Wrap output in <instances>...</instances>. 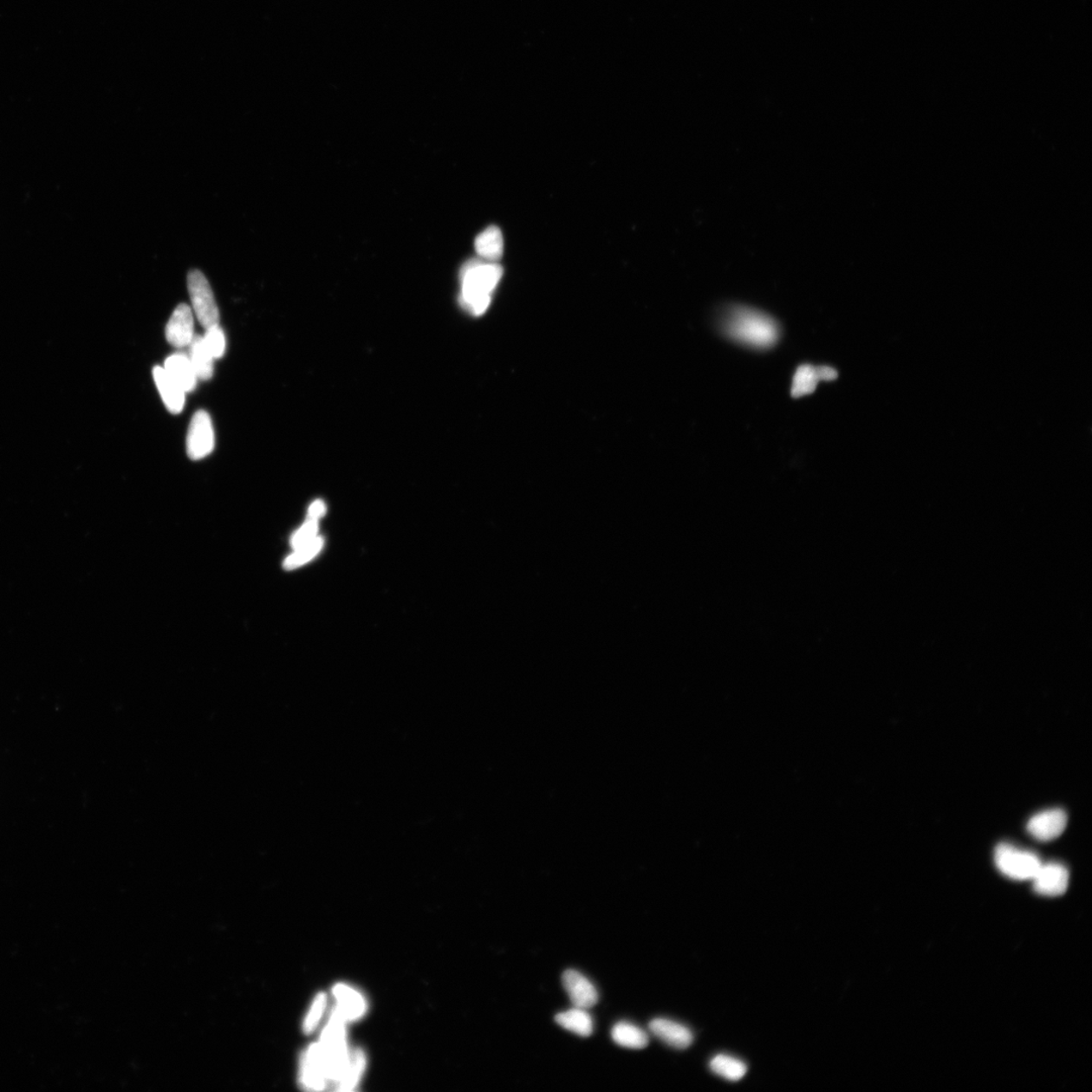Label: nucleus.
<instances>
[{
  "instance_id": "f257e3e1",
  "label": "nucleus",
  "mask_w": 1092,
  "mask_h": 1092,
  "mask_svg": "<svg viewBox=\"0 0 1092 1092\" xmlns=\"http://www.w3.org/2000/svg\"><path fill=\"white\" fill-rule=\"evenodd\" d=\"M721 330L734 341L756 349L774 348L780 338V327L766 313L754 308L733 306L720 319Z\"/></svg>"
},
{
  "instance_id": "f03ea898",
  "label": "nucleus",
  "mask_w": 1092,
  "mask_h": 1092,
  "mask_svg": "<svg viewBox=\"0 0 1092 1092\" xmlns=\"http://www.w3.org/2000/svg\"><path fill=\"white\" fill-rule=\"evenodd\" d=\"M503 275L500 264L494 261L471 260L460 271L461 306L473 315H481L488 309L491 293Z\"/></svg>"
},
{
  "instance_id": "7ed1b4c3",
  "label": "nucleus",
  "mask_w": 1092,
  "mask_h": 1092,
  "mask_svg": "<svg viewBox=\"0 0 1092 1092\" xmlns=\"http://www.w3.org/2000/svg\"><path fill=\"white\" fill-rule=\"evenodd\" d=\"M345 1022L341 1012L335 1007L319 1043L326 1062L328 1078L329 1082L335 1085L342 1077L349 1060L346 1046Z\"/></svg>"
},
{
  "instance_id": "20e7f679",
  "label": "nucleus",
  "mask_w": 1092,
  "mask_h": 1092,
  "mask_svg": "<svg viewBox=\"0 0 1092 1092\" xmlns=\"http://www.w3.org/2000/svg\"><path fill=\"white\" fill-rule=\"evenodd\" d=\"M187 288L193 312L196 314L199 324L205 329L218 325L220 313H218L214 293H212L208 279L205 278L204 273L198 270H191L187 276Z\"/></svg>"
},
{
  "instance_id": "39448f33",
  "label": "nucleus",
  "mask_w": 1092,
  "mask_h": 1092,
  "mask_svg": "<svg viewBox=\"0 0 1092 1092\" xmlns=\"http://www.w3.org/2000/svg\"><path fill=\"white\" fill-rule=\"evenodd\" d=\"M995 864L1004 875L1013 880H1031L1042 865L1033 853L1022 851L1013 846L1001 843L995 851Z\"/></svg>"
},
{
  "instance_id": "423d86ee",
  "label": "nucleus",
  "mask_w": 1092,
  "mask_h": 1092,
  "mask_svg": "<svg viewBox=\"0 0 1092 1092\" xmlns=\"http://www.w3.org/2000/svg\"><path fill=\"white\" fill-rule=\"evenodd\" d=\"M215 432L210 415L200 410L192 418L188 427L186 448L187 454L192 460H199L208 457L214 451Z\"/></svg>"
},
{
  "instance_id": "0eeeda50",
  "label": "nucleus",
  "mask_w": 1092,
  "mask_h": 1092,
  "mask_svg": "<svg viewBox=\"0 0 1092 1092\" xmlns=\"http://www.w3.org/2000/svg\"><path fill=\"white\" fill-rule=\"evenodd\" d=\"M301 1082L307 1089L322 1090L329 1083L320 1043L309 1047L302 1060Z\"/></svg>"
},
{
  "instance_id": "6e6552de",
  "label": "nucleus",
  "mask_w": 1092,
  "mask_h": 1092,
  "mask_svg": "<svg viewBox=\"0 0 1092 1092\" xmlns=\"http://www.w3.org/2000/svg\"><path fill=\"white\" fill-rule=\"evenodd\" d=\"M1067 827V815L1061 809H1051L1037 813L1028 822L1029 834L1034 839L1049 842L1057 839Z\"/></svg>"
},
{
  "instance_id": "1a4fd4ad",
  "label": "nucleus",
  "mask_w": 1092,
  "mask_h": 1092,
  "mask_svg": "<svg viewBox=\"0 0 1092 1092\" xmlns=\"http://www.w3.org/2000/svg\"><path fill=\"white\" fill-rule=\"evenodd\" d=\"M1034 881V889L1037 894L1043 896H1059L1067 890L1068 883H1069V873L1064 866L1056 863L1041 865L1037 870Z\"/></svg>"
},
{
  "instance_id": "9d476101",
  "label": "nucleus",
  "mask_w": 1092,
  "mask_h": 1092,
  "mask_svg": "<svg viewBox=\"0 0 1092 1092\" xmlns=\"http://www.w3.org/2000/svg\"><path fill=\"white\" fill-rule=\"evenodd\" d=\"M562 985L570 1001L575 1007L588 1010L596 1005L599 995L596 988L586 977L575 970H567L562 974Z\"/></svg>"
},
{
  "instance_id": "9b49d317",
  "label": "nucleus",
  "mask_w": 1092,
  "mask_h": 1092,
  "mask_svg": "<svg viewBox=\"0 0 1092 1092\" xmlns=\"http://www.w3.org/2000/svg\"><path fill=\"white\" fill-rule=\"evenodd\" d=\"M194 323L192 309L180 303L175 308L166 325V335L169 344L176 348L190 345L194 336Z\"/></svg>"
},
{
  "instance_id": "f8f14e48",
  "label": "nucleus",
  "mask_w": 1092,
  "mask_h": 1092,
  "mask_svg": "<svg viewBox=\"0 0 1092 1092\" xmlns=\"http://www.w3.org/2000/svg\"><path fill=\"white\" fill-rule=\"evenodd\" d=\"M648 1029L659 1040L678 1050L687 1049L694 1041L693 1034L685 1025L665 1018H655Z\"/></svg>"
},
{
  "instance_id": "ddd939ff",
  "label": "nucleus",
  "mask_w": 1092,
  "mask_h": 1092,
  "mask_svg": "<svg viewBox=\"0 0 1092 1092\" xmlns=\"http://www.w3.org/2000/svg\"><path fill=\"white\" fill-rule=\"evenodd\" d=\"M153 376L158 391L161 394L164 404L172 414H179L184 410L185 392L161 367L153 369Z\"/></svg>"
},
{
  "instance_id": "4468645a",
  "label": "nucleus",
  "mask_w": 1092,
  "mask_h": 1092,
  "mask_svg": "<svg viewBox=\"0 0 1092 1092\" xmlns=\"http://www.w3.org/2000/svg\"><path fill=\"white\" fill-rule=\"evenodd\" d=\"M164 369L185 393H191L196 388L198 375L186 354H175L169 356L164 363Z\"/></svg>"
},
{
  "instance_id": "2eb2a0df",
  "label": "nucleus",
  "mask_w": 1092,
  "mask_h": 1092,
  "mask_svg": "<svg viewBox=\"0 0 1092 1092\" xmlns=\"http://www.w3.org/2000/svg\"><path fill=\"white\" fill-rule=\"evenodd\" d=\"M334 997L337 999V1009L345 1021H355L366 1012V1000L354 989L344 985H337L333 989Z\"/></svg>"
},
{
  "instance_id": "dca6fc26",
  "label": "nucleus",
  "mask_w": 1092,
  "mask_h": 1092,
  "mask_svg": "<svg viewBox=\"0 0 1092 1092\" xmlns=\"http://www.w3.org/2000/svg\"><path fill=\"white\" fill-rule=\"evenodd\" d=\"M190 360L198 379L209 380L214 374V357L211 356L202 336L196 335L190 343Z\"/></svg>"
},
{
  "instance_id": "f3484780",
  "label": "nucleus",
  "mask_w": 1092,
  "mask_h": 1092,
  "mask_svg": "<svg viewBox=\"0 0 1092 1092\" xmlns=\"http://www.w3.org/2000/svg\"><path fill=\"white\" fill-rule=\"evenodd\" d=\"M556 1022L564 1030L572 1031V1033L580 1037H588L593 1034V1019L587 1010L574 1007L568 1011L558 1013L556 1017Z\"/></svg>"
},
{
  "instance_id": "a211bd4d",
  "label": "nucleus",
  "mask_w": 1092,
  "mask_h": 1092,
  "mask_svg": "<svg viewBox=\"0 0 1092 1092\" xmlns=\"http://www.w3.org/2000/svg\"><path fill=\"white\" fill-rule=\"evenodd\" d=\"M611 1036L617 1045L634 1050L645 1049L648 1045V1036L645 1030L628 1023H619L612 1029Z\"/></svg>"
},
{
  "instance_id": "6ab92c4d",
  "label": "nucleus",
  "mask_w": 1092,
  "mask_h": 1092,
  "mask_svg": "<svg viewBox=\"0 0 1092 1092\" xmlns=\"http://www.w3.org/2000/svg\"><path fill=\"white\" fill-rule=\"evenodd\" d=\"M476 250L479 257L488 261L500 259L503 254V236L497 227H489L477 237Z\"/></svg>"
},
{
  "instance_id": "aec40b11",
  "label": "nucleus",
  "mask_w": 1092,
  "mask_h": 1092,
  "mask_svg": "<svg viewBox=\"0 0 1092 1092\" xmlns=\"http://www.w3.org/2000/svg\"><path fill=\"white\" fill-rule=\"evenodd\" d=\"M710 1069L722 1078L730 1082H738L744 1078L748 1068L744 1062L727 1055H718L710 1062Z\"/></svg>"
},
{
  "instance_id": "412c9836",
  "label": "nucleus",
  "mask_w": 1092,
  "mask_h": 1092,
  "mask_svg": "<svg viewBox=\"0 0 1092 1092\" xmlns=\"http://www.w3.org/2000/svg\"><path fill=\"white\" fill-rule=\"evenodd\" d=\"M818 374L816 367L811 364H803L800 366L793 376L791 387V394L794 398H800L816 392L818 382Z\"/></svg>"
},
{
  "instance_id": "4be33fe9",
  "label": "nucleus",
  "mask_w": 1092,
  "mask_h": 1092,
  "mask_svg": "<svg viewBox=\"0 0 1092 1092\" xmlns=\"http://www.w3.org/2000/svg\"><path fill=\"white\" fill-rule=\"evenodd\" d=\"M364 1067H366V1057L361 1050H355L349 1055L348 1066L341 1078L336 1084L337 1089L341 1091H349L354 1089L358 1082L362 1076Z\"/></svg>"
},
{
  "instance_id": "5701e85b",
  "label": "nucleus",
  "mask_w": 1092,
  "mask_h": 1092,
  "mask_svg": "<svg viewBox=\"0 0 1092 1092\" xmlns=\"http://www.w3.org/2000/svg\"><path fill=\"white\" fill-rule=\"evenodd\" d=\"M323 546V539L315 537L309 543L302 545V548L295 549L293 555H290L284 562V568L293 569L301 567L313 558L321 550Z\"/></svg>"
},
{
  "instance_id": "b1692460",
  "label": "nucleus",
  "mask_w": 1092,
  "mask_h": 1092,
  "mask_svg": "<svg viewBox=\"0 0 1092 1092\" xmlns=\"http://www.w3.org/2000/svg\"><path fill=\"white\" fill-rule=\"evenodd\" d=\"M203 339L206 348L209 349L214 360H218V358L224 356V351H226V337H224L220 326L215 325L205 329Z\"/></svg>"
},
{
  "instance_id": "393cba45",
  "label": "nucleus",
  "mask_w": 1092,
  "mask_h": 1092,
  "mask_svg": "<svg viewBox=\"0 0 1092 1092\" xmlns=\"http://www.w3.org/2000/svg\"><path fill=\"white\" fill-rule=\"evenodd\" d=\"M326 1004L327 998L324 993L319 994L318 997L315 998L311 1009H309L308 1016L305 1018V1022H303L302 1024L303 1031H305L306 1034L312 1033V1031L317 1028L320 1019L322 1016H323Z\"/></svg>"
},
{
  "instance_id": "a878e982",
  "label": "nucleus",
  "mask_w": 1092,
  "mask_h": 1092,
  "mask_svg": "<svg viewBox=\"0 0 1092 1092\" xmlns=\"http://www.w3.org/2000/svg\"><path fill=\"white\" fill-rule=\"evenodd\" d=\"M317 532L318 521L309 518L306 523L303 524L300 530L295 533L293 538H291V546H293L294 549L302 548V545L312 542V540L315 538V536H317Z\"/></svg>"
},
{
  "instance_id": "bb28decb",
  "label": "nucleus",
  "mask_w": 1092,
  "mask_h": 1092,
  "mask_svg": "<svg viewBox=\"0 0 1092 1092\" xmlns=\"http://www.w3.org/2000/svg\"><path fill=\"white\" fill-rule=\"evenodd\" d=\"M325 512V504L322 501H315L309 509V518L318 521Z\"/></svg>"
},
{
  "instance_id": "cd10ccee",
  "label": "nucleus",
  "mask_w": 1092,
  "mask_h": 1092,
  "mask_svg": "<svg viewBox=\"0 0 1092 1092\" xmlns=\"http://www.w3.org/2000/svg\"><path fill=\"white\" fill-rule=\"evenodd\" d=\"M819 380L831 381L837 378V372L835 368L827 366L816 367Z\"/></svg>"
}]
</instances>
